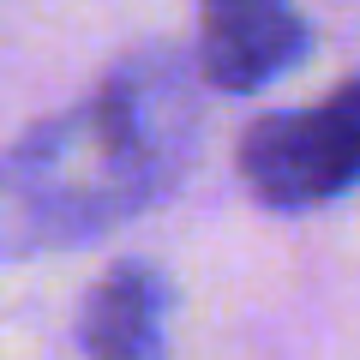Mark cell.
Returning <instances> with one entry per match:
<instances>
[{
	"mask_svg": "<svg viewBox=\"0 0 360 360\" xmlns=\"http://www.w3.org/2000/svg\"><path fill=\"white\" fill-rule=\"evenodd\" d=\"M312 49L300 0H198V78L229 96L276 84Z\"/></svg>",
	"mask_w": 360,
	"mask_h": 360,
	"instance_id": "cell-3",
	"label": "cell"
},
{
	"mask_svg": "<svg viewBox=\"0 0 360 360\" xmlns=\"http://www.w3.org/2000/svg\"><path fill=\"white\" fill-rule=\"evenodd\" d=\"M174 42L132 49L90 96L30 127L0 156V252L90 246L174 193L198 150V90Z\"/></svg>",
	"mask_w": 360,
	"mask_h": 360,
	"instance_id": "cell-1",
	"label": "cell"
},
{
	"mask_svg": "<svg viewBox=\"0 0 360 360\" xmlns=\"http://www.w3.org/2000/svg\"><path fill=\"white\" fill-rule=\"evenodd\" d=\"M78 348L84 360H168V276L139 258L108 264L78 307Z\"/></svg>",
	"mask_w": 360,
	"mask_h": 360,
	"instance_id": "cell-4",
	"label": "cell"
},
{
	"mask_svg": "<svg viewBox=\"0 0 360 360\" xmlns=\"http://www.w3.org/2000/svg\"><path fill=\"white\" fill-rule=\"evenodd\" d=\"M246 193L270 210H319L360 186V78L324 103L258 115L234 150Z\"/></svg>",
	"mask_w": 360,
	"mask_h": 360,
	"instance_id": "cell-2",
	"label": "cell"
}]
</instances>
